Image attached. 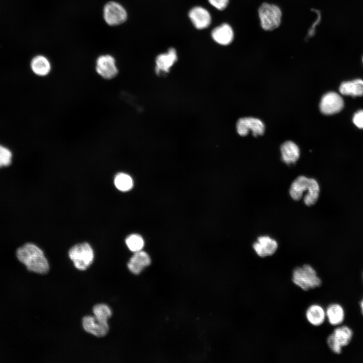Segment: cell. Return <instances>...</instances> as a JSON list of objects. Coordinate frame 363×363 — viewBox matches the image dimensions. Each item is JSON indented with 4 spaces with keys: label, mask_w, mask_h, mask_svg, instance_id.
Wrapping results in <instances>:
<instances>
[{
    "label": "cell",
    "mask_w": 363,
    "mask_h": 363,
    "mask_svg": "<svg viewBox=\"0 0 363 363\" xmlns=\"http://www.w3.org/2000/svg\"><path fill=\"white\" fill-rule=\"evenodd\" d=\"M16 256L19 261L30 271L45 274L49 271V264L43 252L32 243H26L19 248Z\"/></svg>",
    "instance_id": "6da1fadb"
},
{
    "label": "cell",
    "mask_w": 363,
    "mask_h": 363,
    "mask_svg": "<svg viewBox=\"0 0 363 363\" xmlns=\"http://www.w3.org/2000/svg\"><path fill=\"white\" fill-rule=\"evenodd\" d=\"M292 281L294 284L305 291L318 287L322 284V280L316 270L308 264L294 269Z\"/></svg>",
    "instance_id": "7a4b0ae2"
},
{
    "label": "cell",
    "mask_w": 363,
    "mask_h": 363,
    "mask_svg": "<svg viewBox=\"0 0 363 363\" xmlns=\"http://www.w3.org/2000/svg\"><path fill=\"white\" fill-rule=\"evenodd\" d=\"M258 14L261 27L266 31H272L279 26L282 12L276 5L263 3L259 7Z\"/></svg>",
    "instance_id": "3957f363"
},
{
    "label": "cell",
    "mask_w": 363,
    "mask_h": 363,
    "mask_svg": "<svg viewBox=\"0 0 363 363\" xmlns=\"http://www.w3.org/2000/svg\"><path fill=\"white\" fill-rule=\"evenodd\" d=\"M69 256L75 267L80 270H85L88 268L94 259L93 249L87 243L72 247L69 251Z\"/></svg>",
    "instance_id": "277c9868"
},
{
    "label": "cell",
    "mask_w": 363,
    "mask_h": 363,
    "mask_svg": "<svg viewBox=\"0 0 363 363\" xmlns=\"http://www.w3.org/2000/svg\"><path fill=\"white\" fill-rule=\"evenodd\" d=\"M353 335L352 330L347 326H338L327 339V343L334 353L339 354L342 348L347 346Z\"/></svg>",
    "instance_id": "5b68a950"
},
{
    "label": "cell",
    "mask_w": 363,
    "mask_h": 363,
    "mask_svg": "<svg viewBox=\"0 0 363 363\" xmlns=\"http://www.w3.org/2000/svg\"><path fill=\"white\" fill-rule=\"evenodd\" d=\"M103 17L105 23L110 26H116L125 23L128 18L126 9L119 3L109 1L103 9Z\"/></svg>",
    "instance_id": "8992f818"
},
{
    "label": "cell",
    "mask_w": 363,
    "mask_h": 363,
    "mask_svg": "<svg viewBox=\"0 0 363 363\" xmlns=\"http://www.w3.org/2000/svg\"><path fill=\"white\" fill-rule=\"evenodd\" d=\"M97 73L104 79L110 80L115 77L118 72L114 57L110 54H103L96 60Z\"/></svg>",
    "instance_id": "52a82bcc"
},
{
    "label": "cell",
    "mask_w": 363,
    "mask_h": 363,
    "mask_svg": "<svg viewBox=\"0 0 363 363\" xmlns=\"http://www.w3.org/2000/svg\"><path fill=\"white\" fill-rule=\"evenodd\" d=\"M343 106V99L334 92L326 93L322 97L320 103L321 111L326 115L333 114L340 111Z\"/></svg>",
    "instance_id": "ba28073f"
},
{
    "label": "cell",
    "mask_w": 363,
    "mask_h": 363,
    "mask_svg": "<svg viewBox=\"0 0 363 363\" xmlns=\"http://www.w3.org/2000/svg\"><path fill=\"white\" fill-rule=\"evenodd\" d=\"M237 133L241 136L247 135L251 130L254 136L262 135L265 130L263 123L259 119L252 117L239 119L236 124Z\"/></svg>",
    "instance_id": "9c48e42d"
},
{
    "label": "cell",
    "mask_w": 363,
    "mask_h": 363,
    "mask_svg": "<svg viewBox=\"0 0 363 363\" xmlns=\"http://www.w3.org/2000/svg\"><path fill=\"white\" fill-rule=\"evenodd\" d=\"M177 60V54L175 49L169 48L167 51L158 55L155 59V71L158 75L169 72L171 68Z\"/></svg>",
    "instance_id": "30bf717a"
},
{
    "label": "cell",
    "mask_w": 363,
    "mask_h": 363,
    "mask_svg": "<svg viewBox=\"0 0 363 363\" xmlns=\"http://www.w3.org/2000/svg\"><path fill=\"white\" fill-rule=\"evenodd\" d=\"M188 16L194 26L198 30L208 28L212 21L209 11L201 6L192 8L189 12Z\"/></svg>",
    "instance_id": "8fae6325"
},
{
    "label": "cell",
    "mask_w": 363,
    "mask_h": 363,
    "mask_svg": "<svg viewBox=\"0 0 363 363\" xmlns=\"http://www.w3.org/2000/svg\"><path fill=\"white\" fill-rule=\"evenodd\" d=\"M253 248L257 255L261 258L273 255L278 249V243L273 238L268 236H261L253 245Z\"/></svg>",
    "instance_id": "7c38bea8"
},
{
    "label": "cell",
    "mask_w": 363,
    "mask_h": 363,
    "mask_svg": "<svg viewBox=\"0 0 363 363\" xmlns=\"http://www.w3.org/2000/svg\"><path fill=\"white\" fill-rule=\"evenodd\" d=\"M82 325L86 332L97 337L105 336L109 330L107 322L99 320L94 316L84 317L82 319Z\"/></svg>",
    "instance_id": "4fadbf2b"
},
{
    "label": "cell",
    "mask_w": 363,
    "mask_h": 363,
    "mask_svg": "<svg viewBox=\"0 0 363 363\" xmlns=\"http://www.w3.org/2000/svg\"><path fill=\"white\" fill-rule=\"evenodd\" d=\"M211 37L217 44L221 45L230 44L234 39V32L228 24L223 23L215 27L211 31Z\"/></svg>",
    "instance_id": "5bb4252c"
},
{
    "label": "cell",
    "mask_w": 363,
    "mask_h": 363,
    "mask_svg": "<svg viewBox=\"0 0 363 363\" xmlns=\"http://www.w3.org/2000/svg\"><path fill=\"white\" fill-rule=\"evenodd\" d=\"M151 259L145 252L140 251L134 254L131 258L127 266L129 270L133 274H139L143 269L149 265Z\"/></svg>",
    "instance_id": "9a60e30c"
},
{
    "label": "cell",
    "mask_w": 363,
    "mask_h": 363,
    "mask_svg": "<svg viewBox=\"0 0 363 363\" xmlns=\"http://www.w3.org/2000/svg\"><path fill=\"white\" fill-rule=\"evenodd\" d=\"M310 181L311 178L304 175L297 177L290 185L289 195L291 198L295 201L300 200L302 198L304 193L305 192L307 193Z\"/></svg>",
    "instance_id": "2e32d148"
},
{
    "label": "cell",
    "mask_w": 363,
    "mask_h": 363,
    "mask_svg": "<svg viewBox=\"0 0 363 363\" xmlns=\"http://www.w3.org/2000/svg\"><path fill=\"white\" fill-rule=\"evenodd\" d=\"M326 311V318L330 324L334 326L341 325L345 319V311L343 307L337 303L329 305Z\"/></svg>",
    "instance_id": "e0dca14e"
},
{
    "label": "cell",
    "mask_w": 363,
    "mask_h": 363,
    "mask_svg": "<svg viewBox=\"0 0 363 363\" xmlns=\"http://www.w3.org/2000/svg\"><path fill=\"white\" fill-rule=\"evenodd\" d=\"M280 151L283 161L287 164H294L299 158V148L292 141L284 142L280 147Z\"/></svg>",
    "instance_id": "ac0fdd59"
},
{
    "label": "cell",
    "mask_w": 363,
    "mask_h": 363,
    "mask_svg": "<svg viewBox=\"0 0 363 363\" xmlns=\"http://www.w3.org/2000/svg\"><path fill=\"white\" fill-rule=\"evenodd\" d=\"M32 72L37 76L44 77L50 72L51 66L49 59L44 55H38L34 56L30 63Z\"/></svg>",
    "instance_id": "d6986e66"
},
{
    "label": "cell",
    "mask_w": 363,
    "mask_h": 363,
    "mask_svg": "<svg viewBox=\"0 0 363 363\" xmlns=\"http://www.w3.org/2000/svg\"><path fill=\"white\" fill-rule=\"evenodd\" d=\"M308 321L314 326L322 325L326 319V311L324 309L319 305H313L309 307L306 313Z\"/></svg>",
    "instance_id": "ffe728a7"
},
{
    "label": "cell",
    "mask_w": 363,
    "mask_h": 363,
    "mask_svg": "<svg viewBox=\"0 0 363 363\" xmlns=\"http://www.w3.org/2000/svg\"><path fill=\"white\" fill-rule=\"evenodd\" d=\"M340 92L344 95L360 96L363 95V80L356 79L343 82L339 87Z\"/></svg>",
    "instance_id": "44dd1931"
},
{
    "label": "cell",
    "mask_w": 363,
    "mask_h": 363,
    "mask_svg": "<svg viewBox=\"0 0 363 363\" xmlns=\"http://www.w3.org/2000/svg\"><path fill=\"white\" fill-rule=\"evenodd\" d=\"M320 194V186L317 181L311 178L310 184L307 193L304 197V202L306 205L311 206L318 201Z\"/></svg>",
    "instance_id": "7402d4cb"
},
{
    "label": "cell",
    "mask_w": 363,
    "mask_h": 363,
    "mask_svg": "<svg viewBox=\"0 0 363 363\" xmlns=\"http://www.w3.org/2000/svg\"><path fill=\"white\" fill-rule=\"evenodd\" d=\"M114 183L116 188L122 192H127L130 190L133 187V180L128 174L120 172L117 173L114 179Z\"/></svg>",
    "instance_id": "603a6c76"
},
{
    "label": "cell",
    "mask_w": 363,
    "mask_h": 363,
    "mask_svg": "<svg viewBox=\"0 0 363 363\" xmlns=\"http://www.w3.org/2000/svg\"><path fill=\"white\" fill-rule=\"evenodd\" d=\"M126 243L130 251L137 252L141 251L144 246L142 237L138 234H132L126 239Z\"/></svg>",
    "instance_id": "cb8c5ba5"
},
{
    "label": "cell",
    "mask_w": 363,
    "mask_h": 363,
    "mask_svg": "<svg viewBox=\"0 0 363 363\" xmlns=\"http://www.w3.org/2000/svg\"><path fill=\"white\" fill-rule=\"evenodd\" d=\"M94 316L99 320L107 322L111 316L112 312L109 307L105 304H97L93 308Z\"/></svg>",
    "instance_id": "d4e9b609"
},
{
    "label": "cell",
    "mask_w": 363,
    "mask_h": 363,
    "mask_svg": "<svg viewBox=\"0 0 363 363\" xmlns=\"http://www.w3.org/2000/svg\"><path fill=\"white\" fill-rule=\"evenodd\" d=\"M12 157L11 150L0 144V167L9 166L12 163Z\"/></svg>",
    "instance_id": "484cf974"
},
{
    "label": "cell",
    "mask_w": 363,
    "mask_h": 363,
    "mask_svg": "<svg viewBox=\"0 0 363 363\" xmlns=\"http://www.w3.org/2000/svg\"><path fill=\"white\" fill-rule=\"evenodd\" d=\"M209 4L219 11H222L227 7L229 0H208Z\"/></svg>",
    "instance_id": "4316f807"
},
{
    "label": "cell",
    "mask_w": 363,
    "mask_h": 363,
    "mask_svg": "<svg viewBox=\"0 0 363 363\" xmlns=\"http://www.w3.org/2000/svg\"><path fill=\"white\" fill-rule=\"evenodd\" d=\"M354 124L358 128L363 129V110L355 112L352 119Z\"/></svg>",
    "instance_id": "83f0119b"
},
{
    "label": "cell",
    "mask_w": 363,
    "mask_h": 363,
    "mask_svg": "<svg viewBox=\"0 0 363 363\" xmlns=\"http://www.w3.org/2000/svg\"><path fill=\"white\" fill-rule=\"evenodd\" d=\"M316 12L317 13L318 15V18L317 20L316 21L315 23L313 24L312 25V27L310 29L309 32H308V37H311L313 36L315 32V27L316 26L319 24L320 21H321V14L319 11L315 10Z\"/></svg>",
    "instance_id": "f1b7e54d"
},
{
    "label": "cell",
    "mask_w": 363,
    "mask_h": 363,
    "mask_svg": "<svg viewBox=\"0 0 363 363\" xmlns=\"http://www.w3.org/2000/svg\"><path fill=\"white\" fill-rule=\"evenodd\" d=\"M359 306H360L361 313L362 315L363 316V297L359 302Z\"/></svg>",
    "instance_id": "f546056e"
},
{
    "label": "cell",
    "mask_w": 363,
    "mask_h": 363,
    "mask_svg": "<svg viewBox=\"0 0 363 363\" xmlns=\"http://www.w3.org/2000/svg\"><path fill=\"white\" fill-rule=\"evenodd\" d=\"M362 62H363V57H362Z\"/></svg>",
    "instance_id": "4dcf8cb0"
},
{
    "label": "cell",
    "mask_w": 363,
    "mask_h": 363,
    "mask_svg": "<svg viewBox=\"0 0 363 363\" xmlns=\"http://www.w3.org/2000/svg\"><path fill=\"white\" fill-rule=\"evenodd\" d=\"M362 278H363V273H362Z\"/></svg>",
    "instance_id": "1f68e13d"
}]
</instances>
